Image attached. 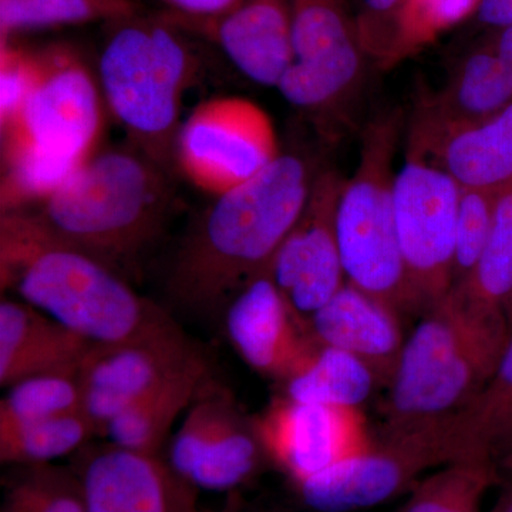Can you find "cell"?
I'll list each match as a JSON object with an SVG mask.
<instances>
[{
    "instance_id": "603a6c76",
    "label": "cell",
    "mask_w": 512,
    "mask_h": 512,
    "mask_svg": "<svg viewBox=\"0 0 512 512\" xmlns=\"http://www.w3.org/2000/svg\"><path fill=\"white\" fill-rule=\"evenodd\" d=\"M208 380L210 366L202 356L183 372L117 414L104 427L101 436L116 446L158 456L174 421L188 410Z\"/></svg>"
},
{
    "instance_id": "9c48e42d",
    "label": "cell",
    "mask_w": 512,
    "mask_h": 512,
    "mask_svg": "<svg viewBox=\"0 0 512 512\" xmlns=\"http://www.w3.org/2000/svg\"><path fill=\"white\" fill-rule=\"evenodd\" d=\"M271 117L237 96L212 97L181 124L174 164L200 190L220 197L247 184L281 156Z\"/></svg>"
},
{
    "instance_id": "4dcf8cb0",
    "label": "cell",
    "mask_w": 512,
    "mask_h": 512,
    "mask_svg": "<svg viewBox=\"0 0 512 512\" xmlns=\"http://www.w3.org/2000/svg\"><path fill=\"white\" fill-rule=\"evenodd\" d=\"M18 467L6 483L0 512H86L82 485L72 468Z\"/></svg>"
},
{
    "instance_id": "ba28073f",
    "label": "cell",
    "mask_w": 512,
    "mask_h": 512,
    "mask_svg": "<svg viewBox=\"0 0 512 512\" xmlns=\"http://www.w3.org/2000/svg\"><path fill=\"white\" fill-rule=\"evenodd\" d=\"M466 458L474 457L457 414L419 429L380 434L367 450L292 487L309 511L360 512L409 493L427 471Z\"/></svg>"
},
{
    "instance_id": "f35d334b",
    "label": "cell",
    "mask_w": 512,
    "mask_h": 512,
    "mask_svg": "<svg viewBox=\"0 0 512 512\" xmlns=\"http://www.w3.org/2000/svg\"><path fill=\"white\" fill-rule=\"evenodd\" d=\"M500 494L488 512H512V477L501 476Z\"/></svg>"
},
{
    "instance_id": "8fae6325",
    "label": "cell",
    "mask_w": 512,
    "mask_h": 512,
    "mask_svg": "<svg viewBox=\"0 0 512 512\" xmlns=\"http://www.w3.org/2000/svg\"><path fill=\"white\" fill-rule=\"evenodd\" d=\"M295 62L278 90L292 106L326 119L362 87L367 56L348 0H289Z\"/></svg>"
},
{
    "instance_id": "f1b7e54d",
    "label": "cell",
    "mask_w": 512,
    "mask_h": 512,
    "mask_svg": "<svg viewBox=\"0 0 512 512\" xmlns=\"http://www.w3.org/2000/svg\"><path fill=\"white\" fill-rule=\"evenodd\" d=\"M464 298L504 311L512 299V185L498 191L494 220L483 254L467 279L454 285Z\"/></svg>"
},
{
    "instance_id": "d4e9b609",
    "label": "cell",
    "mask_w": 512,
    "mask_h": 512,
    "mask_svg": "<svg viewBox=\"0 0 512 512\" xmlns=\"http://www.w3.org/2000/svg\"><path fill=\"white\" fill-rule=\"evenodd\" d=\"M500 480L493 461H454L421 478L396 512H481L484 495Z\"/></svg>"
},
{
    "instance_id": "2e32d148",
    "label": "cell",
    "mask_w": 512,
    "mask_h": 512,
    "mask_svg": "<svg viewBox=\"0 0 512 512\" xmlns=\"http://www.w3.org/2000/svg\"><path fill=\"white\" fill-rule=\"evenodd\" d=\"M202 356L181 328L127 345H93L79 369L83 412L101 436L117 414Z\"/></svg>"
},
{
    "instance_id": "d6986e66",
    "label": "cell",
    "mask_w": 512,
    "mask_h": 512,
    "mask_svg": "<svg viewBox=\"0 0 512 512\" xmlns=\"http://www.w3.org/2000/svg\"><path fill=\"white\" fill-rule=\"evenodd\" d=\"M306 326L320 346L359 357L389 386L406 340L399 313L346 282Z\"/></svg>"
},
{
    "instance_id": "ffe728a7",
    "label": "cell",
    "mask_w": 512,
    "mask_h": 512,
    "mask_svg": "<svg viewBox=\"0 0 512 512\" xmlns=\"http://www.w3.org/2000/svg\"><path fill=\"white\" fill-rule=\"evenodd\" d=\"M511 103L512 72L485 42L461 60L439 93L420 104L414 114L410 141L480 123Z\"/></svg>"
},
{
    "instance_id": "9a60e30c",
    "label": "cell",
    "mask_w": 512,
    "mask_h": 512,
    "mask_svg": "<svg viewBox=\"0 0 512 512\" xmlns=\"http://www.w3.org/2000/svg\"><path fill=\"white\" fill-rule=\"evenodd\" d=\"M222 323L228 342L244 363L281 384L311 365L320 349L268 271L254 276L232 296Z\"/></svg>"
},
{
    "instance_id": "d6a6232c",
    "label": "cell",
    "mask_w": 512,
    "mask_h": 512,
    "mask_svg": "<svg viewBox=\"0 0 512 512\" xmlns=\"http://www.w3.org/2000/svg\"><path fill=\"white\" fill-rule=\"evenodd\" d=\"M497 194L481 188L461 187L454 244L453 286L468 278L483 254L493 225Z\"/></svg>"
},
{
    "instance_id": "1f68e13d",
    "label": "cell",
    "mask_w": 512,
    "mask_h": 512,
    "mask_svg": "<svg viewBox=\"0 0 512 512\" xmlns=\"http://www.w3.org/2000/svg\"><path fill=\"white\" fill-rule=\"evenodd\" d=\"M478 6L480 0H406L389 69L473 16Z\"/></svg>"
},
{
    "instance_id": "f546056e",
    "label": "cell",
    "mask_w": 512,
    "mask_h": 512,
    "mask_svg": "<svg viewBox=\"0 0 512 512\" xmlns=\"http://www.w3.org/2000/svg\"><path fill=\"white\" fill-rule=\"evenodd\" d=\"M83 410L79 370L45 373L12 384L0 402V433Z\"/></svg>"
},
{
    "instance_id": "83f0119b",
    "label": "cell",
    "mask_w": 512,
    "mask_h": 512,
    "mask_svg": "<svg viewBox=\"0 0 512 512\" xmlns=\"http://www.w3.org/2000/svg\"><path fill=\"white\" fill-rule=\"evenodd\" d=\"M99 436L96 424L83 410L35 421L0 433V460L9 466L52 464L76 454Z\"/></svg>"
},
{
    "instance_id": "4316f807",
    "label": "cell",
    "mask_w": 512,
    "mask_h": 512,
    "mask_svg": "<svg viewBox=\"0 0 512 512\" xmlns=\"http://www.w3.org/2000/svg\"><path fill=\"white\" fill-rule=\"evenodd\" d=\"M140 12L136 0H0V40L36 30L111 23Z\"/></svg>"
},
{
    "instance_id": "7bdbcfd3",
    "label": "cell",
    "mask_w": 512,
    "mask_h": 512,
    "mask_svg": "<svg viewBox=\"0 0 512 512\" xmlns=\"http://www.w3.org/2000/svg\"><path fill=\"white\" fill-rule=\"evenodd\" d=\"M197 512H200V511H197Z\"/></svg>"
},
{
    "instance_id": "277c9868",
    "label": "cell",
    "mask_w": 512,
    "mask_h": 512,
    "mask_svg": "<svg viewBox=\"0 0 512 512\" xmlns=\"http://www.w3.org/2000/svg\"><path fill=\"white\" fill-rule=\"evenodd\" d=\"M510 339L504 311L464 298L456 288L421 315L382 404V433L451 419L473 404L494 376Z\"/></svg>"
},
{
    "instance_id": "d590c367",
    "label": "cell",
    "mask_w": 512,
    "mask_h": 512,
    "mask_svg": "<svg viewBox=\"0 0 512 512\" xmlns=\"http://www.w3.org/2000/svg\"><path fill=\"white\" fill-rule=\"evenodd\" d=\"M165 10L185 15H215L231 8L238 0H160Z\"/></svg>"
},
{
    "instance_id": "52a82bcc",
    "label": "cell",
    "mask_w": 512,
    "mask_h": 512,
    "mask_svg": "<svg viewBox=\"0 0 512 512\" xmlns=\"http://www.w3.org/2000/svg\"><path fill=\"white\" fill-rule=\"evenodd\" d=\"M400 114H380L362 134L359 163L336 215L346 282L400 316L416 315L394 218V154Z\"/></svg>"
},
{
    "instance_id": "6da1fadb",
    "label": "cell",
    "mask_w": 512,
    "mask_h": 512,
    "mask_svg": "<svg viewBox=\"0 0 512 512\" xmlns=\"http://www.w3.org/2000/svg\"><path fill=\"white\" fill-rule=\"evenodd\" d=\"M313 178L295 154H281L247 184L215 197L188 232L167 279L168 298L192 315L221 316L272 258L301 217Z\"/></svg>"
},
{
    "instance_id": "7a4b0ae2",
    "label": "cell",
    "mask_w": 512,
    "mask_h": 512,
    "mask_svg": "<svg viewBox=\"0 0 512 512\" xmlns=\"http://www.w3.org/2000/svg\"><path fill=\"white\" fill-rule=\"evenodd\" d=\"M0 282L93 345H127L180 329L123 275L57 238L28 210L0 217Z\"/></svg>"
},
{
    "instance_id": "8992f818",
    "label": "cell",
    "mask_w": 512,
    "mask_h": 512,
    "mask_svg": "<svg viewBox=\"0 0 512 512\" xmlns=\"http://www.w3.org/2000/svg\"><path fill=\"white\" fill-rule=\"evenodd\" d=\"M99 83L107 111L133 147L167 170L174 163L180 114L201 62L185 35L157 15L107 23Z\"/></svg>"
},
{
    "instance_id": "7c38bea8",
    "label": "cell",
    "mask_w": 512,
    "mask_h": 512,
    "mask_svg": "<svg viewBox=\"0 0 512 512\" xmlns=\"http://www.w3.org/2000/svg\"><path fill=\"white\" fill-rule=\"evenodd\" d=\"M266 461L255 420L208 380L175 433L168 464L197 490L228 493L254 480Z\"/></svg>"
},
{
    "instance_id": "836d02e7",
    "label": "cell",
    "mask_w": 512,
    "mask_h": 512,
    "mask_svg": "<svg viewBox=\"0 0 512 512\" xmlns=\"http://www.w3.org/2000/svg\"><path fill=\"white\" fill-rule=\"evenodd\" d=\"M39 70V50L0 40V128L12 123L25 106Z\"/></svg>"
},
{
    "instance_id": "8d00e7d4",
    "label": "cell",
    "mask_w": 512,
    "mask_h": 512,
    "mask_svg": "<svg viewBox=\"0 0 512 512\" xmlns=\"http://www.w3.org/2000/svg\"><path fill=\"white\" fill-rule=\"evenodd\" d=\"M478 19L494 29L512 25V0H480Z\"/></svg>"
},
{
    "instance_id": "4fadbf2b",
    "label": "cell",
    "mask_w": 512,
    "mask_h": 512,
    "mask_svg": "<svg viewBox=\"0 0 512 512\" xmlns=\"http://www.w3.org/2000/svg\"><path fill=\"white\" fill-rule=\"evenodd\" d=\"M343 185L335 170L313 178L301 217L268 266L272 281L305 323L346 285L336 229Z\"/></svg>"
},
{
    "instance_id": "7402d4cb",
    "label": "cell",
    "mask_w": 512,
    "mask_h": 512,
    "mask_svg": "<svg viewBox=\"0 0 512 512\" xmlns=\"http://www.w3.org/2000/svg\"><path fill=\"white\" fill-rule=\"evenodd\" d=\"M409 154L439 165L461 187L504 190L512 185V103L480 123L410 141Z\"/></svg>"
},
{
    "instance_id": "cb8c5ba5",
    "label": "cell",
    "mask_w": 512,
    "mask_h": 512,
    "mask_svg": "<svg viewBox=\"0 0 512 512\" xmlns=\"http://www.w3.org/2000/svg\"><path fill=\"white\" fill-rule=\"evenodd\" d=\"M377 387L372 367L342 349L320 346L318 355L298 376L282 383L284 396L298 402L362 409Z\"/></svg>"
},
{
    "instance_id": "5b68a950",
    "label": "cell",
    "mask_w": 512,
    "mask_h": 512,
    "mask_svg": "<svg viewBox=\"0 0 512 512\" xmlns=\"http://www.w3.org/2000/svg\"><path fill=\"white\" fill-rule=\"evenodd\" d=\"M173 198L165 168L136 147L114 148L94 154L30 212L127 279L163 232Z\"/></svg>"
},
{
    "instance_id": "b9f144b4",
    "label": "cell",
    "mask_w": 512,
    "mask_h": 512,
    "mask_svg": "<svg viewBox=\"0 0 512 512\" xmlns=\"http://www.w3.org/2000/svg\"><path fill=\"white\" fill-rule=\"evenodd\" d=\"M228 512H242V511L234 510V508H231V510H229ZM261 512H265V511H261ZM268 512H274V511H268ZM311 512H313V511H311Z\"/></svg>"
},
{
    "instance_id": "5bb4252c",
    "label": "cell",
    "mask_w": 512,
    "mask_h": 512,
    "mask_svg": "<svg viewBox=\"0 0 512 512\" xmlns=\"http://www.w3.org/2000/svg\"><path fill=\"white\" fill-rule=\"evenodd\" d=\"M254 420L266 457L292 485L362 453L375 441L362 409L298 402L284 394Z\"/></svg>"
},
{
    "instance_id": "74e56055",
    "label": "cell",
    "mask_w": 512,
    "mask_h": 512,
    "mask_svg": "<svg viewBox=\"0 0 512 512\" xmlns=\"http://www.w3.org/2000/svg\"><path fill=\"white\" fill-rule=\"evenodd\" d=\"M487 42L490 43L494 52L512 72V25L498 29L497 33Z\"/></svg>"
},
{
    "instance_id": "60d3db41",
    "label": "cell",
    "mask_w": 512,
    "mask_h": 512,
    "mask_svg": "<svg viewBox=\"0 0 512 512\" xmlns=\"http://www.w3.org/2000/svg\"><path fill=\"white\" fill-rule=\"evenodd\" d=\"M505 318H507L508 328H510V335H512V299L505 308Z\"/></svg>"
},
{
    "instance_id": "30bf717a",
    "label": "cell",
    "mask_w": 512,
    "mask_h": 512,
    "mask_svg": "<svg viewBox=\"0 0 512 512\" xmlns=\"http://www.w3.org/2000/svg\"><path fill=\"white\" fill-rule=\"evenodd\" d=\"M460 191L446 170L413 154L394 180L397 239L419 318L453 288Z\"/></svg>"
},
{
    "instance_id": "3957f363",
    "label": "cell",
    "mask_w": 512,
    "mask_h": 512,
    "mask_svg": "<svg viewBox=\"0 0 512 512\" xmlns=\"http://www.w3.org/2000/svg\"><path fill=\"white\" fill-rule=\"evenodd\" d=\"M35 87L2 134V214L29 210L97 153L106 103L89 64L73 46L39 49Z\"/></svg>"
},
{
    "instance_id": "e0dca14e",
    "label": "cell",
    "mask_w": 512,
    "mask_h": 512,
    "mask_svg": "<svg viewBox=\"0 0 512 512\" xmlns=\"http://www.w3.org/2000/svg\"><path fill=\"white\" fill-rule=\"evenodd\" d=\"M191 39L218 47L235 67L262 86L278 87L295 62L289 0H238L215 15L157 13Z\"/></svg>"
},
{
    "instance_id": "484cf974",
    "label": "cell",
    "mask_w": 512,
    "mask_h": 512,
    "mask_svg": "<svg viewBox=\"0 0 512 512\" xmlns=\"http://www.w3.org/2000/svg\"><path fill=\"white\" fill-rule=\"evenodd\" d=\"M471 454L501 463L512 451V335L490 383L468 409L460 413Z\"/></svg>"
},
{
    "instance_id": "44dd1931",
    "label": "cell",
    "mask_w": 512,
    "mask_h": 512,
    "mask_svg": "<svg viewBox=\"0 0 512 512\" xmlns=\"http://www.w3.org/2000/svg\"><path fill=\"white\" fill-rule=\"evenodd\" d=\"M93 343L20 299L0 302V384L79 370Z\"/></svg>"
},
{
    "instance_id": "ac0fdd59",
    "label": "cell",
    "mask_w": 512,
    "mask_h": 512,
    "mask_svg": "<svg viewBox=\"0 0 512 512\" xmlns=\"http://www.w3.org/2000/svg\"><path fill=\"white\" fill-rule=\"evenodd\" d=\"M86 512H197L192 487L154 454L138 453L113 443L86 444L72 467Z\"/></svg>"
},
{
    "instance_id": "ab89813d",
    "label": "cell",
    "mask_w": 512,
    "mask_h": 512,
    "mask_svg": "<svg viewBox=\"0 0 512 512\" xmlns=\"http://www.w3.org/2000/svg\"><path fill=\"white\" fill-rule=\"evenodd\" d=\"M498 470H500L501 476L512 477V451L507 457L501 460L500 464H498Z\"/></svg>"
},
{
    "instance_id": "e575fe53",
    "label": "cell",
    "mask_w": 512,
    "mask_h": 512,
    "mask_svg": "<svg viewBox=\"0 0 512 512\" xmlns=\"http://www.w3.org/2000/svg\"><path fill=\"white\" fill-rule=\"evenodd\" d=\"M404 5L406 0H357L353 15L360 46L382 69H389Z\"/></svg>"
}]
</instances>
